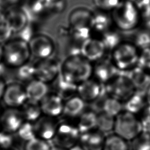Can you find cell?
<instances>
[{"instance_id":"ab89813d","label":"cell","mask_w":150,"mask_h":150,"mask_svg":"<svg viewBox=\"0 0 150 150\" xmlns=\"http://www.w3.org/2000/svg\"><path fill=\"white\" fill-rule=\"evenodd\" d=\"M141 132L150 135V114H144V117L140 120Z\"/></svg>"},{"instance_id":"4fadbf2b","label":"cell","mask_w":150,"mask_h":150,"mask_svg":"<svg viewBox=\"0 0 150 150\" xmlns=\"http://www.w3.org/2000/svg\"><path fill=\"white\" fill-rule=\"evenodd\" d=\"M80 133L77 127L67 124H63L56 129L53 139L56 145L60 148H71L80 139Z\"/></svg>"},{"instance_id":"74e56055","label":"cell","mask_w":150,"mask_h":150,"mask_svg":"<svg viewBox=\"0 0 150 150\" xmlns=\"http://www.w3.org/2000/svg\"><path fill=\"white\" fill-rule=\"evenodd\" d=\"M13 36V32L5 21L0 24V43L4 45Z\"/></svg>"},{"instance_id":"8992f818","label":"cell","mask_w":150,"mask_h":150,"mask_svg":"<svg viewBox=\"0 0 150 150\" xmlns=\"http://www.w3.org/2000/svg\"><path fill=\"white\" fill-rule=\"evenodd\" d=\"M114 131L124 140L131 141L141 132L140 120L134 114L123 111L115 118Z\"/></svg>"},{"instance_id":"d6986e66","label":"cell","mask_w":150,"mask_h":150,"mask_svg":"<svg viewBox=\"0 0 150 150\" xmlns=\"http://www.w3.org/2000/svg\"><path fill=\"white\" fill-rule=\"evenodd\" d=\"M23 115L15 108L6 110L1 118V122L6 132L18 131L23 124Z\"/></svg>"},{"instance_id":"ba28073f","label":"cell","mask_w":150,"mask_h":150,"mask_svg":"<svg viewBox=\"0 0 150 150\" xmlns=\"http://www.w3.org/2000/svg\"><path fill=\"white\" fill-rule=\"evenodd\" d=\"M32 58L35 60L47 59L54 56L56 43L49 35L36 33L28 42Z\"/></svg>"},{"instance_id":"9c48e42d","label":"cell","mask_w":150,"mask_h":150,"mask_svg":"<svg viewBox=\"0 0 150 150\" xmlns=\"http://www.w3.org/2000/svg\"><path fill=\"white\" fill-rule=\"evenodd\" d=\"M35 78L47 84H52L60 75V63L56 57L37 60L34 62Z\"/></svg>"},{"instance_id":"cb8c5ba5","label":"cell","mask_w":150,"mask_h":150,"mask_svg":"<svg viewBox=\"0 0 150 150\" xmlns=\"http://www.w3.org/2000/svg\"><path fill=\"white\" fill-rule=\"evenodd\" d=\"M13 70V81L26 84L32 80L35 79V70L34 62L32 60Z\"/></svg>"},{"instance_id":"ffe728a7","label":"cell","mask_w":150,"mask_h":150,"mask_svg":"<svg viewBox=\"0 0 150 150\" xmlns=\"http://www.w3.org/2000/svg\"><path fill=\"white\" fill-rule=\"evenodd\" d=\"M54 88V93L63 100H68L75 96L77 85L63 79L60 75L52 83Z\"/></svg>"},{"instance_id":"f1b7e54d","label":"cell","mask_w":150,"mask_h":150,"mask_svg":"<svg viewBox=\"0 0 150 150\" xmlns=\"http://www.w3.org/2000/svg\"><path fill=\"white\" fill-rule=\"evenodd\" d=\"M115 118L104 112L97 114L96 128L98 131L105 136L106 134L110 135V133L114 131Z\"/></svg>"},{"instance_id":"8d00e7d4","label":"cell","mask_w":150,"mask_h":150,"mask_svg":"<svg viewBox=\"0 0 150 150\" xmlns=\"http://www.w3.org/2000/svg\"><path fill=\"white\" fill-rule=\"evenodd\" d=\"M25 150H51V148L45 140L35 138L27 142Z\"/></svg>"},{"instance_id":"7bdbcfd3","label":"cell","mask_w":150,"mask_h":150,"mask_svg":"<svg viewBox=\"0 0 150 150\" xmlns=\"http://www.w3.org/2000/svg\"><path fill=\"white\" fill-rule=\"evenodd\" d=\"M8 67L4 64L3 62L0 63V79H3L5 80V76L6 74Z\"/></svg>"},{"instance_id":"f6af8a7d","label":"cell","mask_w":150,"mask_h":150,"mask_svg":"<svg viewBox=\"0 0 150 150\" xmlns=\"http://www.w3.org/2000/svg\"><path fill=\"white\" fill-rule=\"evenodd\" d=\"M6 82L5 81V80L3 79H0V99H2L6 87Z\"/></svg>"},{"instance_id":"7402d4cb","label":"cell","mask_w":150,"mask_h":150,"mask_svg":"<svg viewBox=\"0 0 150 150\" xmlns=\"http://www.w3.org/2000/svg\"><path fill=\"white\" fill-rule=\"evenodd\" d=\"M123 111L135 114L143 110L146 101L144 93L136 91L131 96L122 103Z\"/></svg>"},{"instance_id":"681fc988","label":"cell","mask_w":150,"mask_h":150,"mask_svg":"<svg viewBox=\"0 0 150 150\" xmlns=\"http://www.w3.org/2000/svg\"><path fill=\"white\" fill-rule=\"evenodd\" d=\"M51 150H66V149L57 147V148H52V149H51Z\"/></svg>"},{"instance_id":"60d3db41","label":"cell","mask_w":150,"mask_h":150,"mask_svg":"<svg viewBox=\"0 0 150 150\" xmlns=\"http://www.w3.org/2000/svg\"><path fill=\"white\" fill-rule=\"evenodd\" d=\"M12 143V137L5 132H0V146L8 148Z\"/></svg>"},{"instance_id":"9a60e30c","label":"cell","mask_w":150,"mask_h":150,"mask_svg":"<svg viewBox=\"0 0 150 150\" xmlns=\"http://www.w3.org/2000/svg\"><path fill=\"white\" fill-rule=\"evenodd\" d=\"M104 91V88L102 87L101 84L91 77L77 85L76 94L85 103H92L96 100Z\"/></svg>"},{"instance_id":"ac0fdd59","label":"cell","mask_w":150,"mask_h":150,"mask_svg":"<svg viewBox=\"0 0 150 150\" xmlns=\"http://www.w3.org/2000/svg\"><path fill=\"white\" fill-rule=\"evenodd\" d=\"M105 137L100 131H90L80 137L81 146L84 150H103Z\"/></svg>"},{"instance_id":"e0dca14e","label":"cell","mask_w":150,"mask_h":150,"mask_svg":"<svg viewBox=\"0 0 150 150\" xmlns=\"http://www.w3.org/2000/svg\"><path fill=\"white\" fill-rule=\"evenodd\" d=\"M42 112L54 117L59 115L63 110V100L54 92L48 93L40 102Z\"/></svg>"},{"instance_id":"5bb4252c","label":"cell","mask_w":150,"mask_h":150,"mask_svg":"<svg viewBox=\"0 0 150 150\" xmlns=\"http://www.w3.org/2000/svg\"><path fill=\"white\" fill-rule=\"evenodd\" d=\"M93 64V78L101 84H105L119 71L113 64L110 57H104L94 62Z\"/></svg>"},{"instance_id":"ee69618b","label":"cell","mask_w":150,"mask_h":150,"mask_svg":"<svg viewBox=\"0 0 150 150\" xmlns=\"http://www.w3.org/2000/svg\"><path fill=\"white\" fill-rule=\"evenodd\" d=\"M144 96L146 101V104L150 106V84L148 86L144 91Z\"/></svg>"},{"instance_id":"bcb514c9","label":"cell","mask_w":150,"mask_h":150,"mask_svg":"<svg viewBox=\"0 0 150 150\" xmlns=\"http://www.w3.org/2000/svg\"><path fill=\"white\" fill-rule=\"evenodd\" d=\"M5 21V11L0 9V24Z\"/></svg>"},{"instance_id":"816d5d0a","label":"cell","mask_w":150,"mask_h":150,"mask_svg":"<svg viewBox=\"0 0 150 150\" xmlns=\"http://www.w3.org/2000/svg\"><path fill=\"white\" fill-rule=\"evenodd\" d=\"M47 1H49V2H55V1H57L59 0H47Z\"/></svg>"},{"instance_id":"f546056e","label":"cell","mask_w":150,"mask_h":150,"mask_svg":"<svg viewBox=\"0 0 150 150\" xmlns=\"http://www.w3.org/2000/svg\"><path fill=\"white\" fill-rule=\"evenodd\" d=\"M122 111H123L122 103L121 101L108 96L104 103L103 112L114 117H116Z\"/></svg>"},{"instance_id":"7a4b0ae2","label":"cell","mask_w":150,"mask_h":150,"mask_svg":"<svg viewBox=\"0 0 150 150\" xmlns=\"http://www.w3.org/2000/svg\"><path fill=\"white\" fill-rule=\"evenodd\" d=\"M94 12L84 6L73 8L68 15V26L72 37L83 43L91 36V28Z\"/></svg>"},{"instance_id":"3957f363","label":"cell","mask_w":150,"mask_h":150,"mask_svg":"<svg viewBox=\"0 0 150 150\" xmlns=\"http://www.w3.org/2000/svg\"><path fill=\"white\" fill-rule=\"evenodd\" d=\"M112 25L122 32H131L137 29L142 21L139 11L135 3L122 0L111 12Z\"/></svg>"},{"instance_id":"1f68e13d","label":"cell","mask_w":150,"mask_h":150,"mask_svg":"<svg viewBox=\"0 0 150 150\" xmlns=\"http://www.w3.org/2000/svg\"><path fill=\"white\" fill-rule=\"evenodd\" d=\"M100 38L103 41L106 50L111 51L122 42L119 34L111 29L101 35Z\"/></svg>"},{"instance_id":"44dd1931","label":"cell","mask_w":150,"mask_h":150,"mask_svg":"<svg viewBox=\"0 0 150 150\" xmlns=\"http://www.w3.org/2000/svg\"><path fill=\"white\" fill-rule=\"evenodd\" d=\"M128 72L127 75L134 85L136 91L144 93L142 90L145 91L150 84V76L148 73L138 66Z\"/></svg>"},{"instance_id":"2e32d148","label":"cell","mask_w":150,"mask_h":150,"mask_svg":"<svg viewBox=\"0 0 150 150\" xmlns=\"http://www.w3.org/2000/svg\"><path fill=\"white\" fill-rule=\"evenodd\" d=\"M24 86L27 100L30 101L39 103L49 93V84L36 78Z\"/></svg>"},{"instance_id":"8fae6325","label":"cell","mask_w":150,"mask_h":150,"mask_svg":"<svg viewBox=\"0 0 150 150\" xmlns=\"http://www.w3.org/2000/svg\"><path fill=\"white\" fill-rule=\"evenodd\" d=\"M106 51L101 39L95 36H91L84 41L80 48V54L92 63L103 58Z\"/></svg>"},{"instance_id":"52a82bcc","label":"cell","mask_w":150,"mask_h":150,"mask_svg":"<svg viewBox=\"0 0 150 150\" xmlns=\"http://www.w3.org/2000/svg\"><path fill=\"white\" fill-rule=\"evenodd\" d=\"M106 93L121 101H124L131 96L136 88L127 74L117 73L104 87Z\"/></svg>"},{"instance_id":"e575fe53","label":"cell","mask_w":150,"mask_h":150,"mask_svg":"<svg viewBox=\"0 0 150 150\" xmlns=\"http://www.w3.org/2000/svg\"><path fill=\"white\" fill-rule=\"evenodd\" d=\"M137 66L148 73L150 71V47L139 50Z\"/></svg>"},{"instance_id":"b9f144b4","label":"cell","mask_w":150,"mask_h":150,"mask_svg":"<svg viewBox=\"0 0 150 150\" xmlns=\"http://www.w3.org/2000/svg\"><path fill=\"white\" fill-rule=\"evenodd\" d=\"M3 4L4 6H6L7 8L12 6H17L16 4L19 0H0Z\"/></svg>"},{"instance_id":"d590c367","label":"cell","mask_w":150,"mask_h":150,"mask_svg":"<svg viewBox=\"0 0 150 150\" xmlns=\"http://www.w3.org/2000/svg\"><path fill=\"white\" fill-rule=\"evenodd\" d=\"M18 131L20 137L27 142L36 138L34 126L29 122L23 123Z\"/></svg>"},{"instance_id":"30bf717a","label":"cell","mask_w":150,"mask_h":150,"mask_svg":"<svg viewBox=\"0 0 150 150\" xmlns=\"http://www.w3.org/2000/svg\"><path fill=\"white\" fill-rule=\"evenodd\" d=\"M2 99L12 108L23 105L27 101L24 84L13 80L6 83Z\"/></svg>"},{"instance_id":"7c38bea8","label":"cell","mask_w":150,"mask_h":150,"mask_svg":"<svg viewBox=\"0 0 150 150\" xmlns=\"http://www.w3.org/2000/svg\"><path fill=\"white\" fill-rule=\"evenodd\" d=\"M5 22L15 35L25 28L30 21L24 8L15 6L9 7L5 11Z\"/></svg>"},{"instance_id":"f35d334b","label":"cell","mask_w":150,"mask_h":150,"mask_svg":"<svg viewBox=\"0 0 150 150\" xmlns=\"http://www.w3.org/2000/svg\"><path fill=\"white\" fill-rule=\"evenodd\" d=\"M66 6V0H59L50 2L49 6V13L57 14L62 12Z\"/></svg>"},{"instance_id":"d6a6232c","label":"cell","mask_w":150,"mask_h":150,"mask_svg":"<svg viewBox=\"0 0 150 150\" xmlns=\"http://www.w3.org/2000/svg\"><path fill=\"white\" fill-rule=\"evenodd\" d=\"M131 150H150V135L141 132L131 141Z\"/></svg>"},{"instance_id":"83f0119b","label":"cell","mask_w":150,"mask_h":150,"mask_svg":"<svg viewBox=\"0 0 150 150\" xmlns=\"http://www.w3.org/2000/svg\"><path fill=\"white\" fill-rule=\"evenodd\" d=\"M128 141L116 134H110L105 137L103 150H129Z\"/></svg>"},{"instance_id":"4dcf8cb0","label":"cell","mask_w":150,"mask_h":150,"mask_svg":"<svg viewBox=\"0 0 150 150\" xmlns=\"http://www.w3.org/2000/svg\"><path fill=\"white\" fill-rule=\"evenodd\" d=\"M23 116L29 121L36 120L42 112L39 103L27 100L23 105Z\"/></svg>"},{"instance_id":"6da1fadb","label":"cell","mask_w":150,"mask_h":150,"mask_svg":"<svg viewBox=\"0 0 150 150\" xmlns=\"http://www.w3.org/2000/svg\"><path fill=\"white\" fill-rule=\"evenodd\" d=\"M93 64L81 54L69 55L61 61L60 76L76 85L93 77Z\"/></svg>"},{"instance_id":"277c9868","label":"cell","mask_w":150,"mask_h":150,"mask_svg":"<svg viewBox=\"0 0 150 150\" xmlns=\"http://www.w3.org/2000/svg\"><path fill=\"white\" fill-rule=\"evenodd\" d=\"M3 47V62L8 69H16L31 60L28 42L18 37L14 36Z\"/></svg>"},{"instance_id":"603a6c76","label":"cell","mask_w":150,"mask_h":150,"mask_svg":"<svg viewBox=\"0 0 150 150\" xmlns=\"http://www.w3.org/2000/svg\"><path fill=\"white\" fill-rule=\"evenodd\" d=\"M111 25H113L110 15H108L107 12L98 11L97 13L94 12L91 34L93 32H95L100 34L101 36L110 30Z\"/></svg>"},{"instance_id":"5b68a950","label":"cell","mask_w":150,"mask_h":150,"mask_svg":"<svg viewBox=\"0 0 150 150\" xmlns=\"http://www.w3.org/2000/svg\"><path fill=\"white\" fill-rule=\"evenodd\" d=\"M139 49L132 42L122 41L111 50L110 59L118 71L128 72L137 66Z\"/></svg>"},{"instance_id":"836d02e7","label":"cell","mask_w":150,"mask_h":150,"mask_svg":"<svg viewBox=\"0 0 150 150\" xmlns=\"http://www.w3.org/2000/svg\"><path fill=\"white\" fill-rule=\"evenodd\" d=\"M122 0H92V2L97 11L104 12H112Z\"/></svg>"},{"instance_id":"4316f807","label":"cell","mask_w":150,"mask_h":150,"mask_svg":"<svg viewBox=\"0 0 150 150\" xmlns=\"http://www.w3.org/2000/svg\"><path fill=\"white\" fill-rule=\"evenodd\" d=\"M97 114L92 110L83 112L81 114L77 128L80 134L92 131L97 125Z\"/></svg>"},{"instance_id":"f907efd6","label":"cell","mask_w":150,"mask_h":150,"mask_svg":"<svg viewBox=\"0 0 150 150\" xmlns=\"http://www.w3.org/2000/svg\"><path fill=\"white\" fill-rule=\"evenodd\" d=\"M125 1H129V2H133V3H135L138 0H125Z\"/></svg>"},{"instance_id":"7dc6e473","label":"cell","mask_w":150,"mask_h":150,"mask_svg":"<svg viewBox=\"0 0 150 150\" xmlns=\"http://www.w3.org/2000/svg\"><path fill=\"white\" fill-rule=\"evenodd\" d=\"M3 52H4L3 45L0 43V63L3 62Z\"/></svg>"},{"instance_id":"484cf974","label":"cell","mask_w":150,"mask_h":150,"mask_svg":"<svg viewBox=\"0 0 150 150\" xmlns=\"http://www.w3.org/2000/svg\"><path fill=\"white\" fill-rule=\"evenodd\" d=\"M86 103L78 96H74L66 100L63 111L67 115L76 117L81 115L85 108Z\"/></svg>"},{"instance_id":"d4e9b609","label":"cell","mask_w":150,"mask_h":150,"mask_svg":"<svg viewBox=\"0 0 150 150\" xmlns=\"http://www.w3.org/2000/svg\"><path fill=\"white\" fill-rule=\"evenodd\" d=\"M34 129L36 135L43 140H47L53 138L57 127L51 120L47 118H42L36 122Z\"/></svg>"},{"instance_id":"c3c4849f","label":"cell","mask_w":150,"mask_h":150,"mask_svg":"<svg viewBox=\"0 0 150 150\" xmlns=\"http://www.w3.org/2000/svg\"><path fill=\"white\" fill-rule=\"evenodd\" d=\"M70 150H84L81 146L79 145H74L70 148Z\"/></svg>"}]
</instances>
